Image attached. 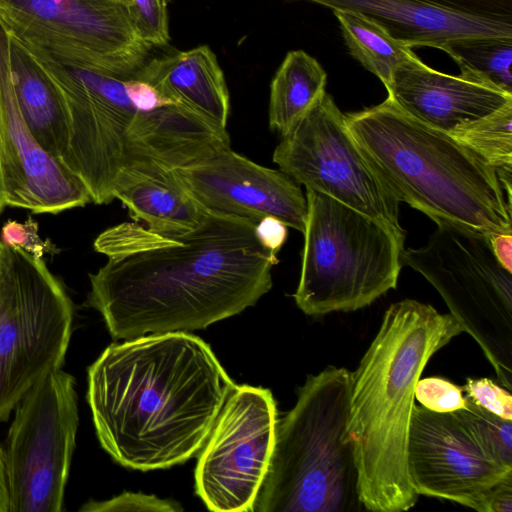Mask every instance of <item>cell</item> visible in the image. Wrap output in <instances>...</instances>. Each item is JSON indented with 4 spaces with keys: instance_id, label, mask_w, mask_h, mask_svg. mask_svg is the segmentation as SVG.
I'll return each mask as SVG.
<instances>
[{
    "instance_id": "5",
    "label": "cell",
    "mask_w": 512,
    "mask_h": 512,
    "mask_svg": "<svg viewBox=\"0 0 512 512\" xmlns=\"http://www.w3.org/2000/svg\"><path fill=\"white\" fill-rule=\"evenodd\" d=\"M362 156L388 192L432 219L486 235L512 233V199L496 170L450 134L389 97L344 114Z\"/></svg>"
},
{
    "instance_id": "29",
    "label": "cell",
    "mask_w": 512,
    "mask_h": 512,
    "mask_svg": "<svg viewBox=\"0 0 512 512\" xmlns=\"http://www.w3.org/2000/svg\"><path fill=\"white\" fill-rule=\"evenodd\" d=\"M80 511L85 512H177L182 511L181 505L176 501L160 499L154 495L143 493L124 492L110 500L84 504Z\"/></svg>"
},
{
    "instance_id": "18",
    "label": "cell",
    "mask_w": 512,
    "mask_h": 512,
    "mask_svg": "<svg viewBox=\"0 0 512 512\" xmlns=\"http://www.w3.org/2000/svg\"><path fill=\"white\" fill-rule=\"evenodd\" d=\"M331 10L366 15L406 45L444 51L470 38H512V19L491 18L450 9L427 0H297Z\"/></svg>"
},
{
    "instance_id": "19",
    "label": "cell",
    "mask_w": 512,
    "mask_h": 512,
    "mask_svg": "<svg viewBox=\"0 0 512 512\" xmlns=\"http://www.w3.org/2000/svg\"><path fill=\"white\" fill-rule=\"evenodd\" d=\"M136 78L216 126L227 129L230 97L223 71L206 45L147 61Z\"/></svg>"
},
{
    "instance_id": "34",
    "label": "cell",
    "mask_w": 512,
    "mask_h": 512,
    "mask_svg": "<svg viewBox=\"0 0 512 512\" xmlns=\"http://www.w3.org/2000/svg\"><path fill=\"white\" fill-rule=\"evenodd\" d=\"M512 511V475L499 481L488 492L485 512Z\"/></svg>"
},
{
    "instance_id": "30",
    "label": "cell",
    "mask_w": 512,
    "mask_h": 512,
    "mask_svg": "<svg viewBox=\"0 0 512 512\" xmlns=\"http://www.w3.org/2000/svg\"><path fill=\"white\" fill-rule=\"evenodd\" d=\"M1 241L38 259L45 254L59 253V249L50 240L41 239L38 234V223L31 217L24 223L8 220L1 229Z\"/></svg>"
},
{
    "instance_id": "36",
    "label": "cell",
    "mask_w": 512,
    "mask_h": 512,
    "mask_svg": "<svg viewBox=\"0 0 512 512\" xmlns=\"http://www.w3.org/2000/svg\"><path fill=\"white\" fill-rule=\"evenodd\" d=\"M0 512H9V495L3 449L0 447Z\"/></svg>"
},
{
    "instance_id": "8",
    "label": "cell",
    "mask_w": 512,
    "mask_h": 512,
    "mask_svg": "<svg viewBox=\"0 0 512 512\" xmlns=\"http://www.w3.org/2000/svg\"><path fill=\"white\" fill-rule=\"evenodd\" d=\"M401 261L438 291L511 392L512 272L496 259L489 237L440 225L424 246L404 248Z\"/></svg>"
},
{
    "instance_id": "27",
    "label": "cell",
    "mask_w": 512,
    "mask_h": 512,
    "mask_svg": "<svg viewBox=\"0 0 512 512\" xmlns=\"http://www.w3.org/2000/svg\"><path fill=\"white\" fill-rule=\"evenodd\" d=\"M129 15L138 36L151 47L169 40L167 4L163 0H130Z\"/></svg>"
},
{
    "instance_id": "38",
    "label": "cell",
    "mask_w": 512,
    "mask_h": 512,
    "mask_svg": "<svg viewBox=\"0 0 512 512\" xmlns=\"http://www.w3.org/2000/svg\"><path fill=\"white\" fill-rule=\"evenodd\" d=\"M113 1H116V2H118V3H120V4L125 5L127 8H128V7L130 6V4H131V1H130V0H113Z\"/></svg>"
},
{
    "instance_id": "24",
    "label": "cell",
    "mask_w": 512,
    "mask_h": 512,
    "mask_svg": "<svg viewBox=\"0 0 512 512\" xmlns=\"http://www.w3.org/2000/svg\"><path fill=\"white\" fill-rule=\"evenodd\" d=\"M512 102L497 111L462 125L450 133L482 157L497 172L509 195L512 179Z\"/></svg>"
},
{
    "instance_id": "33",
    "label": "cell",
    "mask_w": 512,
    "mask_h": 512,
    "mask_svg": "<svg viewBox=\"0 0 512 512\" xmlns=\"http://www.w3.org/2000/svg\"><path fill=\"white\" fill-rule=\"evenodd\" d=\"M255 235L266 250L277 255L286 242L288 226L280 219L269 215L256 223Z\"/></svg>"
},
{
    "instance_id": "13",
    "label": "cell",
    "mask_w": 512,
    "mask_h": 512,
    "mask_svg": "<svg viewBox=\"0 0 512 512\" xmlns=\"http://www.w3.org/2000/svg\"><path fill=\"white\" fill-rule=\"evenodd\" d=\"M277 420L270 390L234 386L195 469V492L209 510L254 511L271 462Z\"/></svg>"
},
{
    "instance_id": "40",
    "label": "cell",
    "mask_w": 512,
    "mask_h": 512,
    "mask_svg": "<svg viewBox=\"0 0 512 512\" xmlns=\"http://www.w3.org/2000/svg\"><path fill=\"white\" fill-rule=\"evenodd\" d=\"M172 0H163L166 4L170 3Z\"/></svg>"
},
{
    "instance_id": "23",
    "label": "cell",
    "mask_w": 512,
    "mask_h": 512,
    "mask_svg": "<svg viewBox=\"0 0 512 512\" xmlns=\"http://www.w3.org/2000/svg\"><path fill=\"white\" fill-rule=\"evenodd\" d=\"M333 13L351 56L387 89L397 68L415 55L412 47L366 15L348 10H333Z\"/></svg>"
},
{
    "instance_id": "6",
    "label": "cell",
    "mask_w": 512,
    "mask_h": 512,
    "mask_svg": "<svg viewBox=\"0 0 512 512\" xmlns=\"http://www.w3.org/2000/svg\"><path fill=\"white\" fill-rule=\"evenodd\" d=\"M351 372L328 366L308 375L294 407L277 420L268 472L253 512L361 510L347 433Z\"/></svg>"
},
{
    "instance_id": "14",
    "label": "cell",
    "mask_w": 512,
    "mask_h": 512,
    "mask_svg": "<svg viewBox=\"0 0 512 512\" xmlns=\"http://www.w3.org/2000/svg\"><path fill=\"white\" fill-rule=\"evenodd\" d=\"M407 471L418 495L485 512L489 490L512 475L478 444L455 412L415 405L407 442Z\"/></svg>"
},
{
    "instance_id": "39",
    "label": "cell",
    "mask_w": 512,
    "mask_h": 512,
    "mask_svg": "<svg viewBox=\"0 0 512 512\" xmlns=\"http://www.w3.org/2000/svg\"><path fill=\"white\" fill-rule=\"evenodd\" d=\"M4 243L0 241V266H1V258H2V251H3Z\"/></svg>"
},
{
    "instance_id": "26",
    "label": "cell",
    "mask_w": 512,
    "mask_h": 512,
    "mask_svg": "<svg viewBox=\"0 0 512 512\" xmlns=\"http://www.w3.org/2000/svg\"><path fill=\"white\" fill-rule=\"evenodd\" d=\"M454 412L490 457L512 468V420L501 418L468 399L465 408Z\"/></svg>"
},
{
    "instance_id": "7",
    "label": "cell",
    "mask_w": 512,
    "mask_h": 512,
    "mask_svg": "<svg viewBox=\"0 0 512 512\" xmlns=\"http://www.w3.org/2000/svg\"><path fill=\"white\" fill-rule=\"evenodd\" d=\"M305 197L298 308L309 316L355 311L395 289L404 245L392 232L325 194L306 189Z\"/></svg>"
},
{
    "instance_id": "22",
    "label": "cell",
    "mask_w": 512,
    "mask_h": 512,
    "mask_svg": "<svg viewBox=\"0 0 512 512\" xmlns=\"http://www.w3.org/2000/svg\"><path fill=\"white\" fill-rule=\"evenodd\" d=\"M327 73L303 50L286 54L270 86L269 126L284 134L326 92Z\"/></svg>"
},
{
    "instance_id": "1",
    "label": "cell",
    "mask_w": 512,
    "mask_h": 512,
    "mask_svg": "<svg viewBox=\"0 0 512 512\" xmlns=\"http://www.w3.org/2000/svg\"><path fill=\"white\" fill-rule=\"evenodd\" d=\"M255 226L207 210L196 228L176 237L137 222L111 227L94 241L108 261L89 275L85 304L116 340L204 329L239 314L270 291L279 262Z\"/></svg>"
},
{
    "instance_id": "9",
    "label": "cell",
    "mask_w": 512,
    "mask_h": 512,
    "mask_svg": "<svg viewBox=\"0 0 512 512\" xmlns=\"http://www.w3.org/2000/svg\"><path fill=\"white\" fill-rule=\"evenodd\" d=\"M73 303L45 262L4 244L0 266V422L47 373L61 368Z\"/></svg>"
},
{
    "instance_id": "16",
    "label": "cell",
    "mask_w": 512,
    "mask_h": 512,
    "mask_svg": "<svg viewBox=\"0 0 512 512\" xmlns=\"http://www.w3.org/2000/svg\"><path fill=\"white\" fill-rule=\"evenodd\" d=\"M185 190L205 209L258 223L274 216L301 233L307 201L297 182L231 148L174 169Z\"/></svg>"
},
{
    "instance_id": "25",
    "label": "cell",
    "mask_w": 512,
    "mask_h": 512,
    "mask_svg": "<svg viewBox=\"0 0 512 512\" xmlns=\"http://www.w3.org/2000/svg\"><path fill=\"white\" fill-rule=\"evenodd\" d=\"M461 73L486 79L512 93V38L462 39L444 50Z\"/></svg>"
},
{
    "instance_id": "31",
    "label": "cell",
    "mask_w": 512,
    "mask_h": 512,
    "mask_svg": "<svg viewBox=\"0 0 512 512\" xmlns=\"http://www.w3.org/2000/svg\"><path fill=\"white\" fill-rule=\"evenodd\" d=\"M462 390L465 391V397L469 401L501 418L512 420L510 391L501 388L491 379L467 378Z\"/></svg>"
},
{
    "instance_id": "2",
    "label": "cell",
    "mask_w": 512,
    "mask_h": 512,
    "mask_svg": "<svg viewBox=\"0 0 512 512\" xmlns=\"http://www.w3.org/2000/svg\"><path fill=\"white\" fill-rule=\"evenodd\" d=\"M235 385L201 338L148 334L111 344L89 366L87 401L102 448L149 471L201 450Z\"/></svg>"
},
{
    "instance_id": "21",
    "label": "cell",
    "mask_w": 512,
    "mask_h": 512,
    "mask_svg": "<svg viewBox=\"0 0 512 512\" xmlns=\"http://www.w3.org/2000/svg\"><path fill=\"white\" fill-rule=\"evenodd\" d=\"M115 199L127 207L135 222L170 237L196 228L207 212L181 185L174 169L141 178L120 190Z\"/></svg>"
},
{
    "instance_id": "11",
    "label": "cell",
    "mask_w": 512,
    "mask_h": 512,
    "mask_svg": "<svg viewBox=\"0 0 512 512\" xmlns=\"http://www.w3.org/2000/svg\"><path fill=\"white\" fill-rule=\"evenodd\" d=\"M0 21L27 47L122 78L135 76L152 48L113 0H0Z\"/></svg>"
},
{
    "instance_id": "10",
    "label": "cell",
    "mask_w": 512,
    "mask_h": 512,
    "mask_svg": "<svg viewBox=\"0 0 512 512\" xmlns=\"http://www.w3.org/2000/svg\"><path fill=\"white\" fill-rule=\"evenodd\" d=\"M14 409L3 449L9 512H61L79 423L73 376L47 373Z\"/></svg>"
},
{
    "instance_id": "28",
    "label": "cell",
    "mask_w": 512,
    "mask_h": 512,
    "mask_svg": "<svg viewBox=\"0 0 512 512\" xmlns=\"http://www.w3.org/2000/svg\"><path fill=\"white\" fill-rule=\"evenodd\" d=\"M462 393V387L447 379L428 377L418 380L415 400L434 412H454L467 406V399Z\"/></svg>"
},
{
    "instance_id": "3",
    "label": "cell",
    "mask_w": 512,
    "mask_h": 512,
    "mask_svg": "<svg viewBox=\"0 0 512 512\" xmlns=\"http://www.w3.org/2000/svg\"><path fill=\"white\" fill-rule=\"evenodd\" d=\"M27 48L62 92L69 126L63 163L82 180L94 204L111 203L120 190L143 177L230 148L227 129L183 105L142 110L129 97L126 78Z\"/></svg>"
},
{
    "instance_id": "35",
    "label": "cell",
    "mask_w": 512,
    "mask_h": 512,
    "mask_svg": "<svg viewBox=\"0 0 512 512\" xmlns=\"http://www.w3.org/2000/svg\"><path fill=\"white\" fill-rule=\"evenodd\" d=\"M489 240L498 262L512 272V233L495 234Z\"/></svg>"
},
{
    "instance_id": "15",
    "label": "cell",
    "mask_w": 512,
    "mask_h": 512,
    "mask_svg": "<svg viewBox=\"0 0 512 512\" xmlns=\"http://www.w3.org/2000/svg\"><path fill=\"white\" fill-rule=\"evenodd\" d=\"M0 163L7 205L57 214L92 202L82 180L36 141L19 110L9 68V34L0 21Z\"/></svg>"
},
{
    "instance_id": "20",
    "label": "cell",
    "mask_w": 512,
    "mask_h": 512,
    "mask_svg": "<svg viewBox=\"0 0 512 512\" xmlns=\"http://www.w3.org/2000/svg\"><path fill=\"white\" fill-rule=\"evenodd\" d=\"M9 68L17 104L30 132L47 153L63 162L69 126L61 90L33 53L11 34Z\"/></svg>"
},
{
    "instance_id": "12",
    "label": "cell",
    "mask_w": 512,
    "mask_h": 512,
    "mask_svg": "<svg viewBox=\"0 0 512 512\" xmlns=\"http://www.w3.org/2000/svg\"><path fill=\"white\" fill-rule=\"evenodd\" d=\"M272 159L298 184L379 222L404 245L400 203L367 164L327 92L281 135Z\"/></svg>"
},
{
    "instance_id": "32",
    "label": "cell",
    "mask_w": 512,
    "mask_h": 512,
    "mask_svg": "<svg viewBox=\"0 0 512 512\" xmlns=\"http://www.w3.org/2000/svg\"><path fill=\"white\" fill-rule=\"evenodd\" d=\"M457 11L501 19H512V0H427Z\"/></svg>"
},
{
    "instance_id": "37",
    "label": "cell",
    "mask_w": 512,
    "mask_h": 512,
    "mask_svg": "<svg viewBox=\"0 0 512 512\" xmlns=\"http://www.w3.org/2000/svg\"><path fill=\"white\" fill-rule=\"evenodd\" d=\"M6 205H7V195H6L4 178H3V173H2L1 163H0V215Z\"/></svg>"
},
{
    "instance_id": "4",
    "label": "cell",
    "mask_w": 512,
    "mask_h": 512,
    "mask_svg": "<svg viewBox=\"0 0 512 512\" xmlns=\"http://www.w3.org/2000/svg\"><path fill=\"white\" fill-rule=\"evenodd\" d=\"M462 332L451 313L412 299L393 303L351 372L347 433L364 509L402 512L416 504L406 455L415 387L434 353Z\"/></svg>"
},
{
    "instance_id": "17",
    "label": "cell",
    "mask_w": 512,
    "mask_h": 512,
    "mask_svg": "<svg viewBox=\"0 0 512 512\" xmlns=\"http://www.w3.org/2000/svg\"><path fill=\"white\" fill-rule=\"evenodd\" d=\"M403 111L424 124L450 134L512 102V93L469 74H445L415 54L394 72L386 89Z\"/></svg>"
}]
</instances>
